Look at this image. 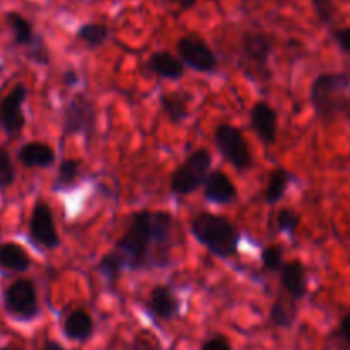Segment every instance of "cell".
Masks as SVG:
<instances>
[{
  "label": "cell",
  "instance_id": "obj_38",
  "mask_svg": "<svg viewBox=\"0 0 350 350\" xmlns=\"http://www.w3.org/2000/svg\"><path fill=\"white\" fill-rule=\"evenodd\" d=\"M0 236H2V232H0Z\"/></svg>",
  "mask_w": 350,
  "mask_h": 350
},
{
  "label": "cell",
  "instance_id": "obj_15",
  "mask_svg": "<svg viewBox=\"0 0 350 350\" xmlns=\"http://www.w3.org/2000/svg\"><path fill=\"white\" fill-rule=\"evenodd\" d=\"M204 197L212 204L228 205L238 200V188L224 171L214 170L204 185Z\"/></svg>",
  "mask_w": 350,
  "mask_h": 350
},
{
  "label": "cell",
  "instance_id": "obj_27",
  "mask_svg": "<svg viewBox=\"0 0 350 350\" xmlns=\"http://www.w3.org/2000/svg\"><path fill=\"white\" fill-rule=\"evenodd\" d=\"M275 224L279 232L289 236V238H294L297 232V228L301 224V215L297 214L294 208L282 207L275 215Z\"/></svg>",
  "mask_w": 350,
  "mask_h": 350
},
{
  "label": "cell",
  "instance_id": "obj_14",
  "mask_svg": "<svg viewBox=\"0 0 350 350\" xmlns=\"http://www.w3.org/2000/svg\"><path fill=\"white\" fill-rule=\"evenodd\" d=\"M147 311L157 320L171 321L180 314L181 304L170 287L157 284L147 296Z\"/></svg>",
  "mask_w": 350,
  "mask_h": 350
},
{
  "label": "cell",
  "instance_id": "obj_6",
  "mask_svg": "<svg viewBox=\"0 0 350 350\" xmlns=\"http://www.w3.org/2000/svg\"><path fill=\"white\" fill-rule=\"evenodd\" d=\"M214 142L219 152L229 164L238 171H248L253 167V154L250 150L248 140L241 130L229 123H222L214 130Z\"/></svg>",
  "mask_w": 350,
  "mask_h": 350
},
{
  "label": "cell",
  "instance_id": "obj_34",
  "mask_svg": "<svg viewBox=\"0 0 350 350\" xmlns=\"http://www.w3.org/2000/svg\"><path fill=\"white\" fill-rule=\"evenodd\" d=\"M79 82V74L75 70H67L64 74V84L68 85V88H72V85H75Z\"/></svg>",
  "mask_w": 350,
  "mask_h": 350
},
{
  "label": "cell",
  "instance_id": "obj_5",
  "mask_svg": "<svg viewBox=\"0 0 350 350\" xmlns=\"http://www.w3.org/2000/svg\"><path fill=\"white\" fill-rule=\"evenodd\" d=\"M3 310L17 321H33L40 317V301L34 282L26 277L12 280L3 289Z\"/></svg>",
  "mask_w": 350,
  "mask_h": 350
},
{
  "label": "cell",
  "instance_id": "obj_11",
  "mask_svg": "<svg viewBox=\"0 0 350 350\" xmlns=\"http://www.w3.org/2000/svg\"><path fill=\"white\" fill-rule=\"evenodd\" d=\"M176 53L185 67H190L198 74H214L219 67V60L214 50L208 46L207 41L195 34H188V36L178 40Z\"/></svg>",
  "mask_w": 350,
  "mask_h": 350
},
{
  "label": "cell",
  "instance_id": "obj_16",
  "mask_svg": "<svg viewBox=\"0 0 350 350\" xmlns=\"http://www.w3.org/2000/svg\"><path fill=\"white\" fill-rule=\"evenodd\" d=\"M280 286L293 301H301L308 293L306 269L301 260H291L280 269Z\"/></svg>",
  "mask_w": 350,
  "mask_h": 350
},
{
  "label": "cell",
  "instance_id": "obj_7",
  "mask_svg": "<svg viewBox=\"0 0 350 350\" xmlns=\"http://www.w3.org/2000/svg\"><path fill=\"white\" fill-rule=\"evenodd\" d=\"M94 101L85 92H75L65 106L64 113V133L65 135H82L91 140L96 132Z\"/></svg>",
  "mask_w": 350,
  "mask_h": 350
},
{
  "label": "cell",
  "instance_id": "obj_13",
  "mask_svg": "<svg viewBox=\"0 0 350 350\" xmlns=\"http://www.w3.org/2000/svg\"><path fill=\"white\" fill-rule=\"evenodd\" d=\"M250 123L263 144H273L279 132V115L267 101H256L250 111Z\"/></svg>",
  "mask_w": 350,
  "mask_h": 350
},
{
  "label": "cell",
  "instance_id": "obj_23",
  "mask_svg": "<svg viewBox=\"0 0 350 350\" xmlns=\"http://www.w3.org/2000/svg\"><path fill=\"white\" fill-rule=\"evenodd\" d=\"M291 181H294V174L286 167H277V170L270 171L269 180H267L265 187V202L269 205L279 204L286 195L287 188H289Z\"/></svg>",
  "mask_w": 350,
  "mask_h": 350
},
{
  "label": "cell",
  "instance_id": "obj_33",
  "mask_svg": "<svg viewBox=\"0 0 350 350\" xmlns=\"http://www.w3.org/2000/svg\"><path fill=\"white\" fill-rule=\"evenodd\" d=\"M340 335L345 342L350 345V311L344 314V318L340 320Z\"/></svg>",
  "mask_w": 350,
  "mask_h": 350
},
{
  "label": "cell",
  "instance_id": "obj_12",
  "mask_svg": "<svg viewBox=\"0 0 350 350\" xmlns=\"http://www.w3.org/2000/svg\"><path fill=\"white\" fill-rule=\"evenodd\" d=\"M27 228L31 239L44 250H57L60 246V234L57 231L53 212L44 200H38L34 204Z\"/></svg>",
  "mask_w": 350,
  "mask_h": 350
},
{
  "label": "cell",
  "instance_id": "obj_21",
  "mask_svg": "<svg viewBox=\"0 0 350 350\" xmlns=\"http://www.w3.org/2000/svg\"><path fill=\"white\" fill-rule=\"evenodd\" d=\"M188 101H190V94L183 91H171L161 96V109L166 115V118L171 123H183L185 120L190 116V109H188Z\"/></svg>",
  "mask_w": 350,
  "mask_h": 350
},
{
  "label": "cell",
  "instance_id": "obj_1",
  "mask_svg": "<svg viewBox=\"0 0 350 350\" xmlns=\"http://www.w3.org/2000/svg\"><path fill=\"white\" fill-rule=\"evenodd\" d=\"M173 215L166 211H139L111 250L123 270L163 269L173 248Z\"/></svg>",
  "mask_w": 350,
  "mask_h": 350
},
{
  "label": "cell",
  "instance_id": "obj_17",
  "mask_svg": "<svg viewBox=\"0 0 350 350\" xmlns=\"http://www.w3.org/2000/svg\"><path fill=\"white\" fill-rule=\"evenodd\" d=\"M147 68H149L150 74L161 79H167V81H180L187 70L181 58L167 50L154 51L147 60Z\"/></svg>",
  "mask_w": 350,
  "mask_h": 350
},
{
  "label": "cell",
  "instance_id": "obj_22",
  "mask_svg": "<svg viewBox=\"0 0 350 350\" xmlns=\"http://www.w3.org/2000/svg\"><path fill=\"white\" fill-rule=\"evenodd\" d=\"M82 161L79 159H64L57 170V176L51 181V190L55 193H64L74 188L81 178Z\"/></svg>",
  "mask_w": 350,
  "mask_h": 350
},
{
  "label": "cell",
  "instance_id": "obj_18",
  "mask_svg": "<svg viewBox=\"0 0 350 350\" xmlns=\"http://www.w3.org/2000/svg\"><path fill=\"white\" fill-rule=\"evenodd\" d=\"M17 161L23 164L24 167H38V170H48L57 161V154H55L53 147L48 144L40 142V140H33L17 150Z\"/></svg>",
  "mask_w": 350,
  "mask_h": 350
},
{
  "label": "cell",
  "instance_id": "obj_29",
  "mask_svg": "<svg viewBox=\"0 0 350 350\" xmlns=\"http://www.w3.org/2000/svg\"><path fill=\"white\" fill-rule=\"evenodd\" d=\"M262 258L263 267L269 272H277L284 267V250L277 245H269L262 250Z\"/></svg>",
  "mask_w": 350,
  "mask_h": 350
},
{
  "label": "cell",
  "instance_id": "obj_4",
  "mask_svg": "<svg viewBox=\"0 0 350 350\" xmlns=\"http://www.w3.org/2000/svg\"><path fill=\"white\" fill-rule=\"evenodd\" d=\"M212 154L207 149H197L191 152L176 170L170 180V190L178 197H187L202 188L211 174Z\"/></svg>",
  "mask_w": 350,
  "mask_h": 350
},
{
  "label": "cell",
  "instance_id": "obj_2",
  "mask_svg": "<svg viewBox=\"0 0 350 350\" xmlns=\"http://www.w3.org/2000/svg\"><path fill=\"white\" fill-rule=\"evenodd\" d=\"M190 232L211 255L217 258L228 260L238 255L241 236L226 215L200 212L191 219Z\"/></svg>",
  "mask_w": 350,
  "mask_h": 350
},
{
  "label": "cell",
  "instance_id": "obj_30",
  "mask_svg": "<svg viewBox=\"0 0 350 350\" xmlns=\"http://www.w3.org/2000/svg\"><path fill=\"white\" fill-rule=\"evenodd\" d=\"M313 9L317 12L318 19L325 24H330L334 21L337 7H335V0H311Z\"/></svg>",
  "mask_w": 350,
  "mask_h": 350
},
{
  "label": "cell",
  "instance_id": "obj_28",
  "mask_svg": "<svg viewBox=\"0 0 350 350\" xmlns=\"http://www.w3.org/2000/svg\"><path fill=\"white\" fill-rule=\"evenodd\" d=\"M16 166L5 146H0V190H7L16 183Z\"/></svg>",
  "mask_w": 350,
  "mask_h": 350
},
{
  "label": "cell",
  "instance_id": "obj_31",
  "mask_svg": "<svg viewBox=\"0 0 350 350\" xmlns=\"http://www.w3.org/2000/svg\"><path fill=\"white\" fill-rule=\"evenodd\" d=\"M200 350H232V347L224 335H214L202 344Z\"/></svg>",
  "mask_w": 350,
  "mask_h": 350
},
{
  "label": "cell",
  "instance_id": "obj_3",
  "mask_svg": "<svg viewBox=\"0 0 350 350\" xmlns=\"http://www.w3.org/2000/svg\"><path fill=\"white\" fill-rule=\"evenodd\" d=\"M310 99L320 118L332 120L350 113V75L320 74L310 89Z\"/></svg>",
  "mask_w": 350,
  "mask_h": 350
},
{
  "label": "cell",
  "instance_id": "obj_37",
  "mask_svg": "<svg viewBox=\"0 0 350 350\" xmlns=\"http://www.w3.org/2000/svg\"><path fill=\"white\" fill-rule=\"evenodd\" d=\"M0 350H24V349H21V347H3Z\"/></svg>",
  "mask_w": 350,
  "mask_h": 350
},
{
  "label": "cell",
  "instance_id": "obj_24",
  "mask_svg": "<svg viewBox=\"0 0 350 350\" xmlns=\"http://www.w3.org/2000/svg\"><path fill=\"white\" fill-rule=\"evenodd\" d=\"M75 36H77V40L82 41L89 50H96V48H101L103 44L108 41L109 29L105 26V24L88 23V24H82V26L79 27Z\"/></svg>",
  "mask_w": 350,
  "mask_h": 350
},
{
  "label": "cell",
  "instance_id": "obj_35",
  "mask_svg": "<svg viewBox=\"0 0 350 350\" xmlns=\"http://www.w3.org/2000/svg\"><path fill=\"white\" fill-rule=\"evenodd\" d=\"M41 350H67V349H65L62 344H58L57 340H50V338H48V340L43 342V347H41Z\"/></svg>",
  "mask_w": 350,
  "mask_h": 350
},
{
  "label": "cell",
  "instance_id": "obj_8",
  "mask_svg": "<svg viewBox=\"0 0 350 350\" xmlns=\"http://www.w3.org/2000/svg\"><path fill=\"white\" fill-rule=\"evenodd\" d=\"M272 41L263 33H246L243 38V70L248 77L267 81L270 77L269 64Z\"/></svg>",
  "mask_w": 350,
  "mask_h": 350
},
{
  "label": "cell",
  "instance_id": "obj_25",
  "mask_svg": "<svg viewBox=\"0 0 350 350\" xmlns=\"http://www.w3.org/2000/svg\"><path fill=\"white\" fill-rule=\"evenodd\" d=\"M296 308L287 304L286 301L277 299L275 303L270 306V323L277 328H291L296 321Z\"/></svg>",
  "mask_w": 350,
  "mask_h": 350
},
{
  "label": "cell",
  "instance_id": "obj_32",
  "mask_svg": "<svg viewBox=\"0 0 350 350\" xmlns=\"http://www.w3.org/2000/svg\"><path fill=\"white\" fill-rule=\"evenodd\" d=\"M334 40L337 41L338 46L350 55V27H340L334 31Z\"/></svg>",
  "mask_w": 350,
  "mask_h": 350
},
{
  "label": "cell",
  "instance_id": "obj_20",
  "mask_svg": "<svg viewBox=\"0 0 350 350\" xmlns=\"http://www.w3.org/2000/svg\"><path fill=\"white\" fill-rule=\"evenodd\" d=\"M31 256L19 243L7 241L0 245V269L12 273H24L31 269Z\"/></svg>",
  "mask_w": 350,
  "mask_h": 350
},
{
  "label": "cell",
  "instance_id": "obj_26",
  "mask_svg": "<svg viewBox=\"0 0 350 350\" xmlns=\"http://www.w3.org/2000/svg\"><path fill=\"white\" fill-rule=\"evenodd\" d=\"M96 270H98L99 275H101L109 286H115V284L118 282L120 277H122L123 267L122 263H120V260L116 258L115 253L108 252L101 256V260H99L98 265H96Z\"/></svg>",
  "mask_w": 350,
  "mask_h": 350
},
{
  "label": "cell",
  "instance_id": "obj_10",
  "mask_svg": "<svg viewBox=\"0 0 350 350\" xmlns=\"http://www.w3.org/2000/svg\"><path fill=\"white\" fill-rule=\"evenodd\" d=\"M27 99V88L23 82H16L5 94L0 96V130L7 137H19L26 126L24 103Z\"/></svg>",
  "mask_w": 350,
  "mask_h": 350
},
{
  "label": "cell",
  "instance_id": "obj_9",
  "mask_svg": "<svg viewBox=\"0 0 350 350\" xmlns=\"http://www.w3.org/2000/svg\"><path fill=\"white\" fill-rule=\"evenodd\" d=\"M5 23L9 26L10 33H12V40L16 46L27 48V57L38 65H48L50 64V53H48V48L44 44V41L41 40V36H38L34 33V27L23 14L19 12H7L5 14Z\"/></svg>",
  "mask_w": 350,
  "mask_h": 350
},
{
  "label": "cell",
  "instance_id": "obj_19",
  "mask_svg": "<svg viewBox=\"0 0 350 350\" xmlns=\"http://www.w3.org/2000/svg\"><path fill=\"white\" fill-rule=\"evenodd\" d=\"M64 334L74 342H88L94 335V320L85 310H72L64 320Z\"/></svg>",
  "mask_w": 350,
  "mask_h": 350
},
{
  "label": "cell",
  "instance_id": "obj_36",
  "mask_svg": "<svg viewBox=\"0 0 350 350\" xmlns=\"http://www.w3.org/2000/svg\"><path fill=\"white\" fill-rule=\"evenodd\" d=\"M170 2L176 3V5L181 7V9H191L198 0H170Z\"/></svg>",
  "mask_w": 350,
  "mask_h": 350
}]
</instances>
